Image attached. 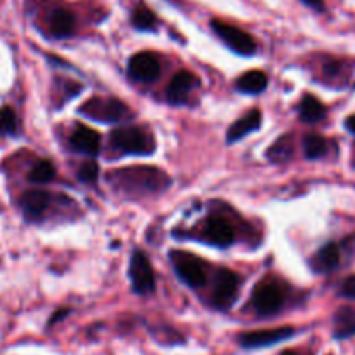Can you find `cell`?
I'll list each match as a JSON object with an SVG mask.
<instances>
[{"mask_svg": "<svg viewBox=\"0 0 355 355\" xmlns=\"http://www.w3.org/2000/svg\"><path fill=\"white\" fill-rule=\"evenodd\" d=\"M291 155H293V141L288 135L279 138L277 141L268 148V152H266V159L274 164L286 162L288 159H291Z\"/></svg>", "mask_w": 355, "mask_h": 355, "instance_id": "cell-21", "label": "cell"}, {"mask_svg": "<svg viewBox=\"0 0 355 355\" xmlns=\"http://www.w3.org/2000/svg\"><path fill=\"white\" fill-rule=\"evenodd\" d=\"M129 75L138 82H153L160 75V61L153 53L143 51L129 60Z\"/></svg>", "mask_w": 355, "mask_h": 355, "instance_id": "cell-10", "label": "cell"}, {"mask_svg": "<svg viewBox=\"0 0 355 355\" xmlns=\"http://www.w3.org/2000/svg\"><path fill=\"white\" fill-rule=\"evenodd\" d=\"M252 305L259 315H274L284 305V295L272 282H263V284L256 286L254 293H252Z\"/></svg>", "mask_w": 355, "mask_h": 355, "instance_id": "cell-8", "label": "cell"}, {"mask_svg": "<svg viewBox=\"0 0 355 355\" xmlns=\"http://www.w3.org/2000/svg\"><path fill=\"white\" fill-rule=\"evenodd\" d=\"M302 2L315 11H324V0H302Z\"/></svg>", "mask_w": 355, "mask_h": 355, "instance_id": "cell-28", "label": "cell"}, {"mask_svg": "<svg viewBox=\"0 0 355 355\" xmlns=\"http://www.w3.org/2000/svg\"><path fill=\"white\" fill-rule=\"evenodd\" d=\"M239 293V277L232 270L221 268L216 274L213 289V305L220 310L230 309Z\"/></svg>", "mask_w": 355, "mask_h": 355, "instance_id": "cell-9", "label": "cell"}, {"mask_svg": "<svg viewBox=\"0 0 355 355\" xmlns=\"http://www.w3.org/2000/svg\"><path fill=\"white\" fill-rule=\"evenodd\" d=\"M303 152L309 159H320L327 152V141L320 135H306L303 139Z\"/></svg>", "mask_w": 355, "mask_h": 355, "instance_id": "cell-22", "label": "cell"}, {"mask_svg": "<svg viewBox=\"0 0 355 355\" xmlns=\"http://www.w3.org/2000/svg\"><path fill=\"white\" fill-rule=\"evenodd\" d=\"M49 196L42 190H28L21 197V207L30 218L42 216L44 211L49 207Z\"/></svg>", "mask_w": 355, "mask_h": 355, "instance_id": "cell-17", "label": "cell"}, {"mask_svg": "<svg viewBox=\"0 0 355 355\" xmlns=\"http://www.w3.org/2000/svg\"><path fill=\"white\" fill-rule=\"evenodd\" d=\"M259 125H261V114H259L258 110L249 112L248 115H244L242 119H239V121L235 122V124H232V128L228 129V132H227L228 143L239 141V139H242L244 136H248L249 132L256 131Z\"/></svg>", "mask_w": 355, "mask_h": 355, "instance_id": "cell-16", "label": "cell"}, {"mask_svg": "<svg viewBox=\"0 0 355 355\" xmlns=\"http://www.w3.org/2000/svg\"><path fill=\"white\" fill-rule=\"evenodd\" d=\"M129 277H131L132 289L138 295H148L155 289V275L148 258L141 251L132 252L131 266H129Z\"/></svg>", "mask_w": 355, "mask_h": 355, "instance_id": "cell-7", "label": "cell"}, {"mask_svg": "<svg viewBox=\"0 0 355 355\" xmlns=\"http://www.w3.org/2000/svg\"><path fill=\"white\" fill-rule=\"evenodd\" d=\"M110 143L122 153H135V155H148L155 150L152 135L138 128L115 129L110 135Z\"/></svg>", "mask_w": 355, "mask_h": 355, "instance_id": "cell-2", "label": "cell"}, {"mask_svg": "<svg viewBox=\"0 0 355 355\" xmlns=\"http://www.w3.org/2000/svg\"><path fill=\"white\" fill-rule=\"evenodd\" d=\"M112 183L124 192H160L169 187V176L155 167H129L112 173Z\"/></svg>", "mask_w": 355, "mask_h": 355, "instance_id": "cell-1", "label": "cell"}, {"mask_svg": "<svg viewBox=\"0 0 355 355\" xmlns=\"http://www.w3.org/2000/svg\"><path fill=\"white\" fill-rule=\"evenodd\" d=\"M18 128V119H16L15 110L11 107L0 108V136L12 135Z\"/></svg>", "mask_w": 355, "mask_h": 355, "instance_id": "cell-25", "label": "cell"}, {"mask_svg": "<svg viewBox=\"0 0 355 355\" xmlns=\"http://www.w3.org/2000/svg\"><path fill=\"white\" fill-rule=\"evenodd\" d=\"M197 84H199V82H197V77L190 73V71H180L178 75H174L169 87H167V100H169V103H183V101L189 98L190 91H192Z\"/></svg>", "mask_w": 355, "mask_h": 355, "instance_id": "cell-11", "label": "cell"}, {"mask_svg": "<svg viewBox=\"0 0 355 355\" xmlns=\"http://www.w3.org/2000/svg\"><path fill=\"white\" fill-rule=\"evenodd\" d=\"M54 174H56V169H54L53 164L49 160H40L30 171L28 180L32 183H49L54 178Z\"/></svg>", "mask_w": 355, "mask_h": 355, "instance_id": "cell-24", "label": "cell"}, {"mask_svg": "<svg viewBox=\"0 0 355 355\" xmlns=\"http://www.w3.org/2000/svg\"><path fill=\"white\" fill-rule=\"evenodd\" d=\"M98 173H100V167L96 162H85L84 166L78 169V180L84 183H94L98 180Z\"/></svg>", "mask_w": 355, "mask_h": 355, "instance_id": "cell-26", "label": "cell"}, {"mask_svg": "<svg viewBox=\"0 0 355 355\" xmlns=\"http://www.w3.org/2000/svg\"><path fill=\"white\" fill-rule=\"evenodd\" d=\"M171 259H173L176 274L190 288H202L206 284V270L196 256L187 254V252H173Z\"/></svg>", "mask_w": 355, "mask_h": 355, "instance_id": "cell-6", "label": "cell"}, {"mask_svg": "<svg viewBox=\"0 0 355 355\" xmlns=\"http://www.w3.org/2000/svg\"><path fill=\"white\" fill-rule=\"evenodd\" d=\"M281 355H298V354H296V352H293V350H284Z\"/></svg>", "mask_w": 355, "mask_h": 355, "instance_id": "cell-31", "label": "cell"}, {"mask_svg": "<svg viewBox=\"0 0 355 355\" xmlns=\"http://www.w3.org/2000/svg\"><path fill=\"white\" fill-rule=\"evenodd\" d=\"M49 30L56 39H67L75 32V16L68 9L58 8L49 16Z\"/></svg>", "mask_w": 355, "mask_h": 355, "instance_id": "cell-15", "label": "cell"}, {"mask_svg": "<svg viewBox=\"0 0 355 355\" xmlns=\"http://www.w3.org/2000/svg\"><path fill=\"white\" fill-rule=\"evenodd\" d=\"M71 146L78 152L89 153V155H96L100 152L101 138L96 131L85 125H78L71 135Z\"/></svg>", "mask_w": 355, "mask_h": 355, "instance_id": "cell-14", "label": "cell"}, {"mask_svg": "<svg viewBox=\"0 0 355 355\" xmlns=\"http://www.w3.org/2000/svg\"><path fill=\"white\" fill-rule=\"evenodd\" d=\"M340 295L347 300H355V275H350L341 282Z\"/></svg>", "mask_w": 355, "mask_h": 355, "instance_id": "cell-27", "label": "cell"}, {"mask_svg": "<svg viewBox=\"0 0 355 355\" xmlns=\"http://www.w3.org/2000/svg\"><path fill=\"white\" fill-rule=\"evenodd\" d=\"M295 334L293 327H275V329H259L241 333L237 336V343L245 350H256V348L272 347L275 343L288 340Z\"/></svg>", "mask_w": 355, "mask_h": 355, "instance_id": "cell-4", "label": "cell"}, {"mask_svg": "<svg viewBox=\"0 0 355 355\" xmlns=\"http://www.w3.org/2000/svg\"><path fill=\"white\" fill-rule=\"evenodd\" d=\"M345 128H347L352 135H355V115H350V117L345 121Z\"/></svg>", "mask_w": 355, "mask_h": 355, "instance_id": "cell-29", "label": "cell"}, {"mask_svg": "<svg viewBox=\"0 0 355 355\" xmlns=\"http://www.w3.org/2000/svg\"><path fill=\"white\" fill-rule=\"evenodd\" d=\"M266 84H268V78L263 71H249V73L242 75L241 78L237 80V89L242 91V93L248 94H258L261 91H265Z\"/></svg>", "mask_w": 355, "mask_h": 355, "instance_id": "cell-20", "label": "cell"}, {"mask_svg": "<svg viewBox=\"0 0 355 355\" xmlns=\"http://www.w3.org/2000/svg\"><path fill=\"white\" fill-rule=\"evenodd\" d=\"M355 336V306H341L333 317L334 340H348Z\"/></svg>", "mask_w": 355, "mask_h": 355, "instance_id": "cell-13", "label": "cell"}, {"mask_svg": "<svg viewBox=\"0 0 355 355\" xmlns=\"http://www.w3.org/2000/svg\"><path fill=\"white\" fill-rule=\"evenodd\" d=\"M67 313H68V310H61V312L54 313V315L51 317V324H54V322H58L60 319H63V315H67Z\"/></svg>", "mask_w": 355, "mask_h": 355, "instance_id": "cell-30", "label": "cell"}, {"mask_svg": "<svg viewBox=\"0 0 355 355\" xmlns=\"http://www.w3.org/2000/svg\"><path fill=\"white\" fill-rule=\"evenodd\" d=\"M206 235L213 244L220 245V248H227V245H230L235 239L232 225L220 216H213L207 220Z\"/></svg>", "mask_w": 355, "mask_h": 355, "instance_id": "cell-12", "label": "cell"}, {"mask_svg": "<svg viewBox=\"0 0 355 355\" xmlns=\"http://www.w3.org/2000/svg\"><path fill=\"white\" fill-rule=\"evenodd\" d=\"M82 114L89 119L101 122H124L131 117V112L119 100H91L80 108Z\"/></svg>", "mask_w": 355, "mask_h": 355, "instance_id": "cell-3", "label": "cell"}, {"mask_svg": "<svg viewBox=\"0 0 355 355\" xmlns=\"http://www.w3.org/2000/svg\"><path fill=\"white\" fill-rule=\"evenodd\" d=\"M324 117H326V107L317 98L310 96V94L303 98L302 105H300V119L305 124H317Z\"/></svg>", "mask_w": 355, "mask_h": 355, "instance_id": "cell-19", "label": "cell"}, {"mask_svg": "<svg viewBox=\"0 0 355 355\" xmlns=\"http://www.w3.org/2000/svg\"><path fill=\"white\" fill-rule=\"evenodd\" d=\"M340 265V248L333 242L324 245L313 258V266L317 272H331Z\"/></svg>", "mask_w": 355, "mask_h": 355, "instance_id": "cell-18", "label": "cell"}, {"mask_svg": "<svg viewBox=\"0 0 355 355\" xmlns=\"http://www.w3.org/2000/svg\"><path fill=\"white\" fill-rule=\"evenodd\" d=\"M131 21L132 26L136 30H141V32H150V30L157 28V16L150 9L143 8V6L132 11Z\"/></svg>", "mask_w": 355, "mask_h": 355, "instance_id": "cell-23", "label": "cell"}, {"mask_svg": "<svg viewBox=\"0 0 355 355\" xmlns=\"http://www.w3.org/2000/svg\"><path fill=\"white\" fill-rule=\"evenodd\" d=\"M211 26H213L214 32L218 33V37H220L232 51H235V53L244 54V56H251L256 51L254 39H252L249 33L237 28V26L227 25V23L220 21V19H213V21H211Z\"/></svg>", "mask_w": 355, "mask_h": 355, "instance_id": "cell-5", "label": "cell"}]
</instances>
